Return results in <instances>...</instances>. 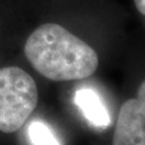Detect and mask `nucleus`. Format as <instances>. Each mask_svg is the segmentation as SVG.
Returning <instances> with one entry per match:
<instances>
[{"mask_svg":"<svg viewBox=\"0 0 145 145\" xmlns=\"http://www.w3.org/2000/svg\"><path fill=\"white\" fill-rule=\"evenodd\" d=\"M24 54L36 71L52 81L86 79L99 64L88 44L57 23L38 27L27 39Z\"/></svg>","mask_w":145,"mask_h":145,"instance_id":"nucleus-1","label":"nucleus"},{"mask_svg":"<svg viewBox=\"0 0 145 145\" xmlns=\"http://www.w3.org/2000/svg\"><path fill=\"white\" fill-rule=\"evenodd\" d=\"M34 79L18 67L0 68V131L13 133L28 120L38 105Z\"/></svg>","mask_w":145,"mask_h":145,"instance_id":"nucleus-2","label":"nucleus"},{"mask_svg":"<svg viewBox=\"0 0 145 145\" xmlns=\"http://www.w3.org/2000/svg\"><path fill=\"white\" fill-rule=\"evenodd\" d=\"M112 145H145V80L139 86L137 97L122 104Z\"/></svg>","mask_w":145,"mask_h":145,"instance_id":"nucleus-3","label":"nucleus"},{"mask_svg":"<svg viewBox=\"0 0 145 145\" xmlns=\"http://www.w3.org/2000/svg\"><path fill=\"white\" fill-rule=\"evenodd\" d=\"M74 103L79 106L91 126L96 128H106L110 126L111 119L109 111L96 91L91 88H81L76 91Z\"/></svg>","mask_w":145,"mask_h":145,"instance_id":"nucleus-4","label":"nucleus"},{"mask_svg":"<svg viewBox=\"0 0 145 145\" xmlns=\"http://www.w3.org/2000/svg\"><path fill=\"white\" fill-rule=\"evenodd\" d=\"M28 135L33 145H61L50 127L41 121H34L29 125Z\"/></svg>","mask_w":145,"mask_h":145,"instance_id":"nucleus-5","label":"nucleus"},{"mask_svg":"<svg viewBox=\"0 0 145 145\" xmlns=\"http://www.w3.org/2000/svg\"><path fill=\"white\" fill-rule=\"evenodd\" d=\"M134 5L140 15H143L145 17V0H134Z\"/></svg>","mask_w":145,"mask_h":145,"instance_id":"nucleus-6","label":"nucleus"}]
</instances>
